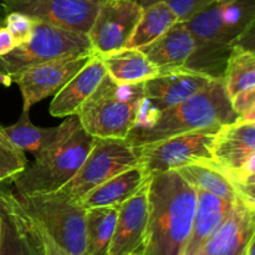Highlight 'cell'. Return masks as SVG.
<instances>
[{
  "instance_id": "6da1fadb",
  "label": "cell",
  "mask_w": 255,
  "mask_h": 255,
  "mask_svg": "<svg viewBox=\"0 0 255 255\" xmlns=\"http://www.w3.org/2000/svg\"><path fill=\"white\" fill-rule=\"evenodd\" d=\"M196 203V188L177 171L151 176L143 255H183Z\"/></svg>"
},
{
  "instance_id": "7a4b0ae2",
  "label": "cell",
  "mask_w": 255,
  "mask_h": 255,
  "mask_svg": "<svg viewBox=\"0 0 255 255\" xmlns=\"http://www.w3.org/2000/svg\"><path fill=\"white\" fill-rule=\"evenodd\" d=\"M238 115L233 111L222 80H212L201 91L164 110L153 124L131 129L126 139L134 147L162 141L176 134L233 124Z\"/></svg>"
},
{
  "instance_id": "3957f363",
  "label": "cell",
  "mask_w": 255,
  "mask_h": 255,
  "mask_svg": "<svg viewBox=\"0 0 255 255\" xmlns=\"http://www.w3.org/2000/svg\"><path fill=\"white\" fill-rule=\"evenodd\" d=\"M143 84H117L106 75L77 111L81 126L94 137L126 138L138 119Z\"/></svg>"
},
{
  "instance_id": "277c9868",
  "label": "cell",
  "mask_w": 255,
  "mask_h": 255,
  "mask_svg": "<svg viewBox=\"0 0 255 255\" xmlns=\"http://www.w3.org/2000/svg\"><path fill=\"white\" fill-rule=\"evenodd\" d=\"M95 137L82 126L27 162L21 173L12 178L15 193L44 194L57 192L69 183L89 154Z\"/></svg>"
},
{
  "instance_id": "5b68a950",
  "label": "cell",
  "mask_w": 255,
  "mask_h": 255,
  "mask_svg": "<svg viewBox=\"0 0 255 255\" xmlns=\"http://www.w3.org/2000/svg\"><path fill=\"white\" fill-rule=\"evenodd\" d=\"M197 41V49L229 52L236 45L244 46L254 35L255 0L231 4L214 2L184 21Z\"/></svg>"
},
{
  "instance_id": "8992f818",
  "label": "cell",
  "mask_w": 255,
  "mask_h": 255,
  "mask_svg": "<svg viewBox=\"0 0 255 255\" xmlns=\"http://www.w3.org/2000/svg\"><path fill=\"white\" fill-rule=\"evenodd\" d=\"M24 211L71 255H82L85 248L86 209L62 192L44 194L15 193Z\"/></svg>"
},
{
  "instance_id": "52a82bcc",
  "label": "cell",
  "mask_w": 255,
  "mask_h": 255,
  "mask_svg": "<svg viewBox=\"0 0 255 255\" xmlns=\"http://www.w3.org/2000/svg\"><path fill=\"white\" fill-rule=\"evenodd\" d=\"M84 54H95L86 34L35 20L31 37L0 56V75L11 80L27 67L59 57Z\"/></svg>"
},
{
  "instance_id": "ba28073f",
  "label": "cell",
  "mask_w": 255,
  "mask_h": 255,
  "mask_svg": "<svg viewBox=\"0 0 255 255\" xmlns=\"http://www.w3.org/2000/svg\"><path fill=\"white\" fill-rule=\"evenodd\" d=\"M212 162L232 179L239 198L255 206V121L222 126L212 144Z\"/></svg>"
},
{
  "instance_id": "9c48e42d",
  "label": "cell",
  "mask_w": 255,
  "mask_h": 255,
  "mask_svg": "<svg viewBox=\"0 0 255 255\" xmlns=\"http://www.w3.org/2000/svg\"><path fill=\"white\" fill-rule=\"evenodd\" d=\"M138 163L137 149L126 138L95 137L82 166L60 192L74 201H80L95 187Z\"/></svg>"
},
{
  "instance_id": "30bf717a",
  "label": "cell",
  "mask_w": 255,
  "mask_h": 255,
  "mask_svg": "<svg viewBox=\"0 0 255 255\" xmlns=\"http://www.w3.org/2000/svg\"><path fill=\"white\" fill-rule=\"evenodd\" d=\"M221 127L196 129L137 147L139 164L148 176H154L194 162L212 161V144Z\"/></svg>"
},
{
  "instance_id": "8fae6325",
  "label": "cell",
  "mask_w": 255,
  "mask_h": 255,
  "mask_svg": "<svg viewBox=\"0 0 255 255\" xmlns=\"http://www.w3.org/2000/svg\"><path fill=\"white\" fill-rule=\"evenodd\" d=\"M212 80L216 79L186 66L158 71L157 76L144 81V97L133 128L149 126L162 111L201 91Z\"/></svg>"
},
{
  "instance_id": "7c38bea8",
  "label": "cell",
  "mask_w": 255,
  "mask_h": 255,
  "mask_svg": "<svg viewBox=\"0 0 255 255\" xmlns=\"http://www.w3.org/2000/svg\"><path fill=\"white\" fill-rule=\"evenodd\" d=\"M104 0H1L5 14L21 12L37 21L86 34Z\"/></svg>"
},
{
  "instance_id": "4fadbf2b",
  "label": "cell",
  "mask_w": 255,
  "mask_h": 255,
  "mask_svg": "<svg viewBox=\"0 0 255 255\" xmlns=\"http://www.w3.org/2000/svg\"><path fill=\"white\" fill-rule=\"evenodd\" d=\"M142 10L133 0H104L87 32L95 54L105 55L126 47Z\"/></svg>"
},
{
  "instance_id": "5bb4252c",
  "label": "cell",
  "mask_w": 255,
  "mask_h": 255,
  "mask_svg": "<svg viewBox=\"0 0 255 255\" xmlns=\"http://www.w3.org/2000/svg\"><path fill=\"white\" fill-rule=\"evenodd\" d=\"M94 55L84 54L59 57L27 67L11 77L21 92L22 111H30L32 105L49 96H54Z\"/></svg>"
},
{
  "instance_id": "9a60e30c",
  "label": "cell",
  "mask_w": 255,
  "mask_h": 255,
  "mask_svg": "<svg viewBox=\"0 0 255 255\" xmlns=\"http://www.w3.org/2000/svg\"><path fill=\"white\" fill-rule=\"evenodd\" d=\"M0 255H44L41 232L14 192L0 188Z\"/></svg>"
},
{
  "instance_id": "2e32d148",
  "label": "cell",
  "mask_w": 255,
  "mask_h": 255,
  "mask_svg": "<svg viewBox=\"0 0 255 255\" xmlns=\"http://www.w3.org/2000/svg\"><path fill=\"white\" fill-rule=\"evenodd\" d=\"M254 237L255 206L238 197L227 218L194 255H246Z\"/></svg>"
},
{
  "instance_id": "e0dca14e",
  "label": "cell",
  "mask_w": 255,
  "mask_h": 255,
  "mask_svg": "<svg viewBox=\"0 0 255 255\" xmlns=\"http://www.w3.org/2000/svg\"><path fill=\"white\" fill-rule=\"evenodd\" d=\"M149 179L133 197L119 207L114 236L107 255L143 254L148 223Z\"/></svg>"
},
{
  "instance_id": "ac0fdd59",
  "label": "cell",
  "mask_w": 255,
  "mask_h": 255,
  "mask_svg": "<svg viewBox=\"0 0 255 255\" xmlns=\"http://www.w3.org/2000/svg\"><path fill=\"white\" fill-rule=\"evenodd\" d=\"M106 75V67L101 57L95 54L90 61L54 95L50 104V114L54 117L76 116L82 104L91 96Z\"/></svg>"
},
{
  "instance_id": "d6986e66",
  "label": "cell",
  "mask_w": 255,
  "mask_h": 255,
  "mask_svg": "<svg viewBox=\"0 0 255 255\" xmlns=\"http://www.w3.org/2000/svg\"><path fill=\"white\" fill-rule=\"evenodd\" d=\"M80 126L81 124L77 116H70L59 126L44 128L32 125L29 119V111H22L17 122L11 126H2V131L20 149L37 156L71 134Z\"/></svg>"
},
{
  "instance_id": "ffe728a7",
  "label": "cell",
  "mask_w": 255,
  "mask_h": 255,
  "mask_svg": "<svg viewBox=\"0 0 255 255\" xmlns=\"http://www.w3.org/2000/svg\"><path fill=\"white\" fill-rule=\"evenodd\" d=\"M196 47V39L186 24L177 21L168 31L139 50L158 71H166L186 66Z\"/></svg>"
},
{
  "instance_id": "44dd1931",
  "label": "cell",
  "mask_w": 255,
  "mask_h": 255,
  "mask_svg": "<svg viewBox=\"0 0 255 255\" xmlns=\"http://www.w3.org/2000/svg\"><path fill=\"white\" fill-rule=\"evenodd\" d=\"M149 178L151 176H148L143 167L138 163L95 187L79 202L85 209L120 207L124 202L133 197Z\"/></svg>"
},
{
  "instance_id": "7402d4cb",
  "label": "cell",
  "mask_w": 255,
  "mask_h": 255,
  "mask_svg": "<svg viewBox=\"0 0 255 255\" xmlns=\"http://www.w3.org/2000/svg\"><path fill=\"white\" fill-rule=\"evenodd\" d=\"M196 192L197 203L193 223H192V232L183 255H194L202 244L227 218L234 203L201 189L196 188Z\"/></svg>"
},
{
  "instance_id": "603a6c76",
  "label": "cell",
  "mask_w": 255,
  "mask_h": 255,
  "mask_svg": "<svg viewBox=\"0 0 255 255\" xmlns=\"http://www.w3.org/2000/svg\"><path fill=\"white\" fill-rule=\"evenodd\" d=\"M106 72L117 84H137L158 75V69L139 49L124 47L117 51L99 55Z\"/></svg>"
},
{
  "instance_id": "cb8c5ba5",
  "label": "cell",
  "mask_w": 255,
  "mask_h": 255,
  "mask_svg": "<svg viewBox=\"0 0 255 255\" xmlns=\"http://www.w3.org/2000/svg\"><path fill=\"white\" fill-rule=\"evenodd\" d=\"M177 172L194 188L231 202L239 197L232 179L212 161L189 163Z\"/></svg>"
},
{
  "instance_id": "d4e9b609",
  "label": "cell",
  "mask_w": 255,
  "mask_h": 255,
  "mask_svg": "<svg viewBox=\"0 0 255 255\" xmlns=\"http://www.w3.org/2000/svg\"><path fill=\"white\" fill-rule=\"evenodd\" d=\"M119 207L86 209L85 248L82 255H107L114 236Z\"/></svg>"
},
{
  "instance_id": "484cf974",
  "label": "cell",
  "mask_w": 255,
  "mask_h": 255,
  "mask_svg": "<svg viewBox=\"0 0 255 255\" xmlns=\"http://www.w3.org/2000/svg\"><path fill=\"white\" fill-rule=\"evenodd\" d=\"M177 16L166 1H157L142 10L141 17L126 47L141 49L151 44L173 26Z\"/></svg>"
},
{
  "instance_id": "4316f807",
  "label": "cell",
  "mask_w": 255,
  "mask_h": 255,
  "mask_svg": "<svg viewBox=\"0 0 255 255\" xmlns=\"http://www.w3.org/2000/svg\"><path fill=\"white\" fill-rule=\"evenodd\" d=\"M222 81L229 99L238 92L255 87L254 50L236 45L227 60Z\"/></svg>"
},
{
  "instance_id": "83f0119b",
  "label": "cell",
  "mask_w": 255,
  "mask_h": 255,
  "mask_svg": "<svg viewBox=\"0 0 255 255\" xmlns=\"http://www.w3.org/2000/svg\"><path fill=\"white\" fill-rule=\"evenodd\" d=\"M26 164L25 152L12 143L2 131V126H0V183L12 181V178L24 171Z\"/></svg>"
},
{
  "instance_id": "f1b7e54d",
  "label": "cell",
  "mask_w": 255,
  "mask_h": 255,
  "mask_svg": "<svg viewBox=\"0 0 255 255\" xmlns=\"http://www.w3.org/2000/svg\"><path fill=\"white\" fill-rule=\"evenodd\" d=\"M35 20L21 12H9L4 16V26L16 41V46L31 37Z\"/></svg>"
},
{
  "instance_id": "f546056e",
  "label": "cell",
  "mask_w": 255,
  "mask_h": 255,
  "mask_svg": "<svg viewBox=\"0 0 255 255\" xmlns=\"http://www.w3.org/2000/svg\"><path fill=\"white\" fill-rule=\"evenodd\" d=\"M164 1L174 12L177 20L184 22L188 21L199 11L217 2V0H164Z\"/></svg>"
},
{
  "instance_id": "4dcf8cb0",
  "label": "cell",
  "mask_w": 255,
  "mask_h": 255,
  "mask_svg": "<svg viewBox=\"0 0 255 255\" xmlns=\"http://www.w3.org/2000/svg\"><path fill=\"white\" fill-rule=\"evenodd\" d=\"M231 104L239 121H255V87L234 95L231 97Z\"/></svg>"
},
{
  "instance_id": "1f68e13d",
  "label": "cell",
  "mask_w": 255,
  "mask_h": 255,
  "mask_svg": "<svg viewBox=\"0 0 255 255\" xmlns=\"http://www.w3.org/2000/svg\"><path fill=\"white\" fill-rule=\"evenodd\" d=\"M37 224V223H36ZM39 226V224H37ZM40 232H41L42 246H44V255H71L69 252L65 251L62 247H60L41 227L39 226Z\"/></svg>"
},
{
  "instance_id": "d6a6232c",
  "label": "cell",
  "mask_w": 255,
  "mask_h": 255,
  "mask_svg": "<svg viewBox=\"0 0 255 255\" xmlns=\"http://www.w3.org/2000/svg\"><path fill=\"white\" fill-rule=\"evenodd\" d=\"M16 46V41L5 26L0 27V56L7 54Z\"/></svg>"
},
{
  "instance_id": "836d02e7",
  "label": "cell",
  "mask_w": 255,
  "mask_h": 255,
  "mask_svg": "<svg viewBox=\"0 0 255 255\" xmlns=\"http://www.w3.org/2000/svg\"><path fill=\"white\" fill-rule=\"evenodd\" d=\"M133 1H136L138 5H141L142 7H146V6H148V5L154 4V2L164 1V0H133Z\"/></svg>"
},
{
  "instance_id": "e575fe53",
  "label": "cell",
  "mask_w": 255,
  "mask_h": 255,
  "mask_svg": "<svg viewBox=\"0 0 255 255\" xmlns=\"http://www.w3.org/2000/svg\"><path fill=\"white\" fill-rule=\"evenodd\" d=\"M254 253H255V237L252 239L251 243H249L248 248H247L246 255H254Z\"/></svg>"
},
{
  "instance_id": "d590c367",
  "label": "cell",
  "mask_w": 255,
  "mask_h": 255,
  "mask_svg": "<svg viewBox=\"0 0 255 255\" xmlns=\"http://www.w3.org/2000/svg\"><path fill=\"white\" fill-rule=\"evenodd\" d=\"M234 1H238V0H217V2H219V4H231Z\"/></svg>"
},
{
  "instance_id": "8d00e7d4",
  "label": "cell",
  "mask_w": 255,
  "mask_h": 255,
  "mask_svg": "<svg viewBox=\"0 0 255 255\" xmlns=\"http://www.w3.org/2000/svg\"><path fill=\"white\" fill-rule=\"evenodd\" d=\"M4 26V15L1 14V10H0V27Z\"/></svg>"
},
{
  "instance_id": "74e56055",
  "label": "cell",
  "mask_w": 255,
  "mask_h": 255,
  "mask_svg": "<svg viewBox=\"0 0 255 255\" xmlns=\"http://www.w3.org/2000/svg\"><path fill=\"white\" fill-rule=\"evenodd\" d=\"M138 255H143V254H138Z\"/></svg>"
}]
</instances>
